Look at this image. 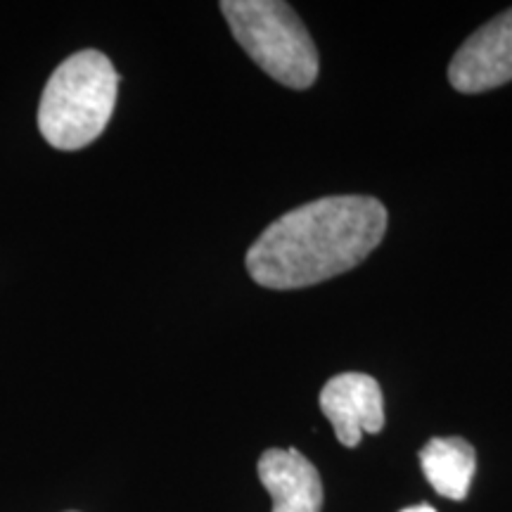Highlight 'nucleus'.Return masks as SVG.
<instances>
[{"label":"nucleus","instance_id":"obj_1","mask_svg":"<svg viewBox=\"0 0 512 512\" xmlns=\"http://www.w3.org/2000/svg\"><path fill=\"white\" fill-rule=\"evenodd\" d=\"M387 233V209L366 195L320 197L273 221L247 252V271L268 290H299L366 261Z\"/></svg>","mask_w":512,"mask_h":512},{"label":"nucleus","instance_id":"obj_2","mask_svg":"<svg viewBox=\"0 0 512 512\" xmlns=\"http://www.w3.org/2000/svg\"><path fill=\"white\" fill-rule=\"evenodd\" d=\"M117 91V69L100 50H81L67 57L41 95V136L57 150H81L95 143L110 124Z\"/></svg>","mask_w":512,"mask_h":512},{"label":"nucleus","instance_id":"obj_3","mask_svg":"<svg viewBox=\"0 0 512 512\" xmlns=\"http://www.w3.org/2000/svg\"><path fill=\"white\" fill-rule=\"evenodd\" d=\"M235 41L264 72L294 91H306L318 79V50L292 5L280 0H223Z\"/></svg>","mask_w":512,"mask_h":512},{"label":"nucleus","instance_id":"obj_4","mask_svg":"<svg viewBox=\"0 0 512 512\" xmlns=\"http://www.w3.org/2000/svg\"><path fill=\"white\" fill-rule=\"evenodd\" d=\"M458 93H486L512 81V8L479 27L448 64Z\"/></svg>","mask_w":512,"mask_h":512},{"label":"nucleus","instance_id":"obj_5","mask_svg":"<svg viewBox=\"0 0 512 512\" xmlns=\"http://www.w3.org/2000/svg\"><path fill=\"white\" fill-rule=\"evenodd\" d=\"M320 411L332 422L339 444L354 448L363 434H377L384 427L382 387L366 373H342L325 382Z\"/></svg>","mask_w":512,"mask_h":512},{"label":"nucleus","instance_id":"obj_6","mask_svg":"<svg viewBox=\"0 0 512 512\" xmlns=\"http://www.w3.org/2000/svg\"><path fill=\"white\" fill-rule=\"evenodd\" d=\"M256 470L273 498V512L323 510V482L318 470L297 448H268Z\"/></svg>","mask_w":512,"mask_h":512},{"label":"nucleus","instance_id":"obj_7","mask_svg":"<svg viewBox=\"0 0 512 512\" xmlns=\"http://www.w3.org/2000/svg\"><path fill=\"white\" fill-rule=\"evenodd\" d=\"M427 482L448 501H465L477 470V453L463 437H437L420 448Z\"/></svg>","mask_w":512,"mask_h":512},{"label":"nucleus","instance_id":"obj_8","mask_svg":"<svg viewBox=\"0 0 512 512\" xmlns=\"http://www.w3.org/2000/svg\"><path fill=\"white\" fill-rule=\"evenodd\" d=\"M401 512H437V510H434L432 505L420 503V505H411V508H406V510H401Z\"/></svg>","mask_w":512,"mask_h":512}]
</instances>
